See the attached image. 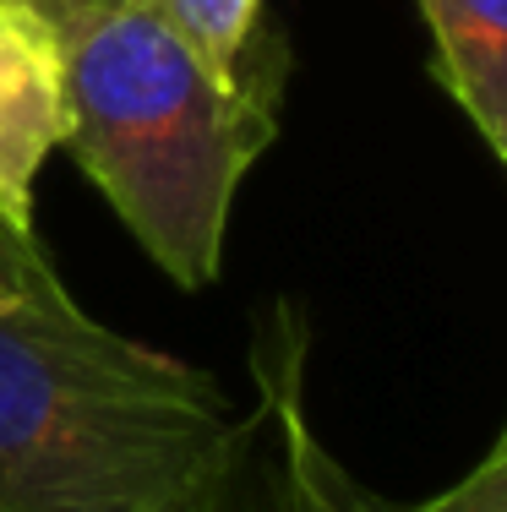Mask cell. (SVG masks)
<instances>
[{
    "label": "cell",
    "mask_w": 507,
    "mask_h": 512,
    "mask_svg": "<svg viewBox=\"0 0 507 512\" xmlns=\"http://www.w3.org/2000/svg\"><path fill=\"white\" fill-rule=\"evenodd\" d=\"M60 284L55 262L44 256V246L33 240V229H17L0 218V306L17 295H33V289Z\"/></svg>",
    "instance_id": "8"
},
{
    "label": "cell",
    "mask_w": 507,
    "mask_h": 512,
    "mask_svg": "<svg viewBox=\"0 0 507 512\" xmlns=\"http://www.w3.org/2000/svg\"><path fill=\"white\" fill-rule=\"evenodd\" d=\"M213 77L251 82L273 77V50L262 39V0H142Z\"/></svg>",
    "instance_id": "6"
},
{
    "label": "cell",
    "mask_w": 507,
    "mask_h": 512,
    "mask_svg": "<svg viewBox=\"0 0 507 512\" xmlns=\"http://www.w3.org/2000/svg\"><path fill=\"white\" fill-rule=\"evenodd\" d=\"M382 512H507V425H502L497 442H491V453L464 480H453L448 491L426 496V502H409V507L382 502Z\"/></svg>",
    "instance_id": "7"
},
{
    "label": "cell",
    "mask_w": 507,
    "mask_h": 512,
    "mask_svg": "<svg viewBox=\"0 0 507 512\" xmlns=\"http://www.w3.org/2000/svg\"><path fill=\"white\" fill-rule=\"evenodd\" d=\"M93 6H115V0H66V22L82 17V11H93Z\"/></svg>",
    "instance_id": "10"
},
{
    "label": "cell",
    "mask_w": 507,
    "mask_h": 512,
    "mask_svg": "<svg viewBox=\"0 0 507 512\" xmlns=\"http://www.w3.org/2000/svg\"><path fill=\"white\" fill-rule=\"evenodd\" d=\"M442 88L507 169V0H420Z\"/></svg>",
    "instance_id": "5"
},
{
    "label": "cell",
    "mask_w": 507,
    "mask_h": 512,
    "mask_svg": "<svg viewBox=\"0 0 507 512\" xmlns=\"http://www.w3.org/2000/svg\"><path fill=\"white\" fill-rule=\"evenodd\" d=\"M66 39V148L180 289H208L240 180L279 131V71L224 82L142 0L93 6Z\"/></svg>",
    "instance_id": "2"
},
{
    "label": "cell",
    "mask_w": 507,
    "mask_h": 512,
    "mask_svg": "<svg viewBox=\"0 0 507 512\" xmlns=\"http://www.w3.org/2000/svg\"><path fill=\"white\" fill-rule=\"evenodd\" d=\"M251 453L257 414L66 284L0 306V512H235Z\"/></svg>",
    "instance_id": "1"
},
{
    "label": "cell",
    "mask_w": 507,
    "mask_h": 512,
    "mask_svg": "<svg viewBox=\"0 0 507 512\" xmlns=\"http://www.w3.org/2000/svg\"><path fill=\"white\" fill-rule=\"evenodd\" d=\"M311 338L295 306H273L251 338V414L257 436L273 447L268 507L273 512H382V496L366 491L344 458L322 442L306 393Z\"/></svg>",
    "instance_id": "3"
},
{
    "label": "cell",
    "mask_w": 507,
    "mask_h": 512,
    "mask_svg": "<svg viewBox=\"0 0 507 512\" xmlns=\"http://www.w3.org/2000/svg\"><path fill=\"white\" fill-rule=\"evenodd\" d=\"M28 6H39L44 17H55V28H66V0H28Z\"/></svg>",
    "instance_id": "9"
},
{
    "label": "cell",
    "mask_w": 507,
    "mask_h": 512,
    "mask_svg": "<svg viewBox=\"0 0 507 512\" xmlns=\"http://www.w3.org/2000/svg\"><path fill=\"white\" fill-rule=\"evenodd\" d=\"M66 142V39L28 0H0V218L33 229V180Z\"/></svg>",
    "instance_id": "4"
}]
</instances>
